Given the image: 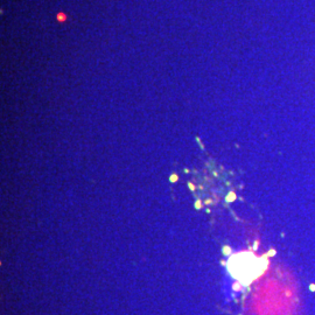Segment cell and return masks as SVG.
Instances as JSON below:
<instances>
[{"label": "cell", "instance_id": "cell-1", "mask_svg": "<svg viewBox=\"0 0 315 315\" xmlns=\"http://www.w3.org/2000/svg\"><path fill=\"white\" fill-rule=\"evenodd\" d=\"M266 267L267 260L246 252L232 257L229 264L230 273L245 285L258 278Z\"/></svg>", "mask_w": 315, "mask_h": 315}]
</instances>
